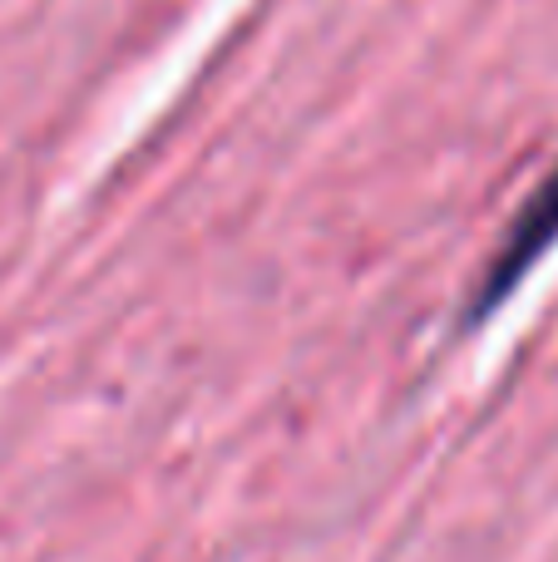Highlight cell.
Returning <instances> with one entry per match:
<instances>
[{
  "mask_svg": "<svg viewBox=\"0 0 558 562\" xmlns=\"http://www.w3.org/2000/svg\"><path fill=\"white\" fill-rule=\"evenodd\" d=\"M554 243H558V164H554V173L529 193V203L520 207V217L510 223V233H504L490 272H484L480 291H475V301H470V321L494 316V311L514 296V286L539 267V257L549 252Z\"/></svg>",
  "mask_w": 558,
  "mask_h": 562,
  "instance_id": "obj_1",
  "label": "cell"
}]
</instances>
